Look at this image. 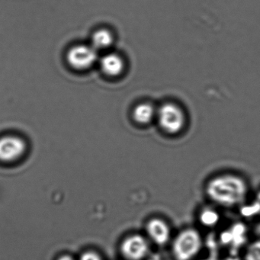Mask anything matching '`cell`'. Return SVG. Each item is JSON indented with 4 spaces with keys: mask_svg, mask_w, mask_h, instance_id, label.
<instances>
[{
    "mask_svg": "<svg viewBox=\"0 0 260 260\" xmlns=\"http://www.w3.org/2000/svg\"><path fill=\"white\" fill-rule=\"evenodd\" d=\"M205 191L208 199L215 205L234 208L244 203L249 193V185L239 175L223 173L210 179Z\"/></svg>",
    "mask_w": 260,
    "mask_h": 260,
    "instance_id": "cell-1",
    "label": "cell"
},
{
    "mask_svg": "<svg viewBox=\"0 0 260 260\" xmlns=\"http://www.w3.org/2000/svg\"><path fill=\"white\" fill-rule=\"evenodd\" d=\"M203 246L202 234L196 228H187L179 231L172 241L174 260H194Z\"/></svg>",
    "mask_w": 260,
    "mask_h": 260,
    "instance_id": "cell-2",
    "label": "cell"
},
{
    "mask_svg": "<svg viewBox=\"0 0 260 260\" xmlns=\"http://www.w3.org/2000/svg\"><path fill=\"white\" fill-rule=\"evenodd\" d=\"M156 118L161 128L170 135H176L182 132L186 123L183 109L173 103L161 106L156 111Z\"/></svg>",
    "mask_w": 260,
    "mask_h": 260,
    "instance_id": "cell-3",
    "label": "cell"
},
{
    "mask_svg": "<svg viewBox=\"0 0 260 260\" xmlns=\"http://www.w3.org/2000/svg\"><path fill=\"white\" fill-rule=\"evenodd\" d=\"M68 63L77 70H86L92 67L98 59L96 50L92 46L77 45L68 51Z\"/></svg>",
    "mask_w": 260,
    "mask_h": 260,
    "instance_id": "cell-4",
    "label": "cell"
},
{
    "mask_svg": "<svg viewBox=\"0 0 260 260\" xmlns=\"http://www.w3.org/2000/svg\"><path fill=\"white\" fill-rule=\"evenodd\" d=\"M26 150V144L22 138L5 136L0 138V161L13 162L21 157Z\"/></svg>",
    "mask_w": 260,
    "mask_h": 260,
    "instance_id": "cell-5",
    "label": "cell"
},
{
    "mask_svg": "<svg viewBox=\"0 0 260 260\" xmlns=\"http://www.w3.org/2000/svg\"><path fill=\"white\" fill-rule=\"evenodd\" d=\"M148 241L141 235L127 237L121 244V252L129 260H141L149 252Z\"/></svg>",
    "mask_w": 260,
    "mask_h": 260,
    "instance_id": "cell-6",
    "label": "cell"
},
{
    "mask_svg": "<svg viewBox=\"0 0 260 260\" xmlns=\"http://www.w3.org/2000/svg\"><path fill=\"white\" fill-rule=\"evenodd\" d=\"M147 233L149 238L158 246H164L171 238V228L164 219L155 217L150 219L147 224Z\"/></svg>",
    "mask_w": 260,
    "mask_h": 260,
    "instance_id": "cell-7",
    "label": "cell"
},
{
    "mask_svg": "<svg viewBox=\"0 0 260 260\" xmlns=\"http://www.w3.org/2000/svg\"><path fill=\"white\" fill-rule=\"evenodd\" d=\"M102 70L105 74L112 77L119 75L124 68L123 59L116 54H108L101 59Z\"/></svg>",
    "mask_w": 260,
    "mask_h": 260,
    "instance_id": "cell-8",
    "label": "cell"
},
{
    "mask_svg": "<svg viewBox=\"0 0 260 260\" xmlns=\"http://www.w3.org/2000/svg\"><path fill=\"white\" fill-rule=\"evenodd\" d=\"M156 109L150 103H141L134 110L133 116L139 124H146L151 122L156 116Z\"/></svg>",
    "mask_w": 260,
    "mask_h": 260,
    "instance_id": "cell-9",
    "label": "cell"
},
{
    "mask_svg": "<svg viewBox=\"0 0 260 260\" xmlns=\"http://www.w3.org/2000/svg\"><path fill=\"white\" fill-rule=\"evenodd\" d=\"M199 223L205 228H212L218 224L220 220V214L215 208L204 207L199 212Z\"/></svg>",
    "mask_w": 260,
    "mask_h": 260,
    "instance_id": "cell-10",
    "label": "cell"
},
{
    "mask_svg": "<svg viewBox=\"0 0 260 260\" xmlns=\"http://www.w3.org/2000/svg\"><path fill=\"white\" fill-rule=\"evenodd\" d=\"M113 43V36L110 31L106 29H100L95 31L92 37V46L95 50L106 49Z\"/></svg>",
    "mask_w": 260,
    "mask_h": 260,
    "instance_id": "cell-11",
    "label": "cell"
},
{
    "mask_svg": "<svg viewBox=\"0 0 260 260\" xmlns=\"http://www.w3.org/2000/svg\"><path fill=\"white\" fill-rule=\"evenodd\" d=\"M241 214L243 217H260V190L255 194L253 200L247 205H241Z\"/></svg>",
    "mask_w": 260,
    "mask_h": 260,
    "instance_id": "cell-12",
    "label": "cell"
},
{
    "mask_svg": "<svg viewBox=\"0 0 260 260\" xmlns=\"http://www.w3.org/2000/svg\"><path fill=\"white\" fill-rule=\"evenodd\" d=\"M243 260H260V239L248 244L245 249Z\"/></svg>",
    "mask_w": 260,
    "mask_h": 260,
    "instance_id": "cell-13",
    "label": "cell"
},
{
    "mask_svg": "<svg viewBox=\"0 0 260 260\" xmlns=\"http://www.w3.org/2000/svg\"><path fill=\"white\" fill-rule=\"evenodd\" d=\"M80 260H102V258L95 252H86L81 255Z\"/></svg>",
    "mask_w": 260,
    "mask_h": 260,
    "instance_id": "cell-14",
    "label": "cell"
},
{
    "mask_svg": "<svg viewBox=\"0 0 260 260\" xmlns=\"http://www.w3.org/2000/svg\"><path fill=\"white\" fill-rule=\"evenodd\" d=\"M201 260H220L219 258H217V257L214 256V255H211V256L207 257V258H203V259Z\"/></svg>",
    "mask_w": 260,
    "mask_h": 260,
    "instance_id": "cell-15",
    "label": "cell"
},
{
    "mask_svg": "<svg viewBox=\"0 0 260 260\" xmlns=\"http://www.w3.org/2000/svg\"><path fill=\"white\" fill-rule=\"evenodd\" d=\"M59 260H74V258H71V257L68 256V255H66V256H63L61 257V258H60Z\"/></svg>",
    "mask_w": 260,
    "mask_h": 260,
    "instance_id": "cell-16",
    "label": "cell"
}]
</instances>
